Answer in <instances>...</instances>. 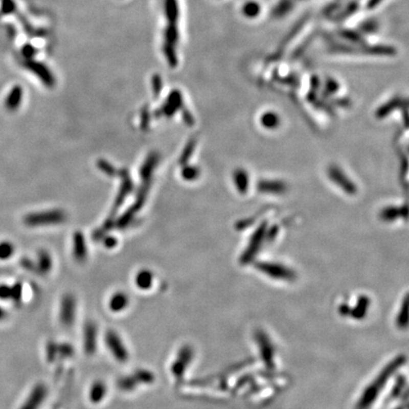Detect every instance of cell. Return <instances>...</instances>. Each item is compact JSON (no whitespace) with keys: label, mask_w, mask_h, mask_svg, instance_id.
Instances as JSON below:
<instances>
[{"label":"cell","mask_w":409,"mask_h":409,"mask_svg":"<svg viewBox=\"0 0 409 409\" xmlns=\"http://www.w3.org/2000/svg\"><path fill=\"white\" fill-rule=\"evenodd\" d=\"M104 343L112 356L120 363L127 362L130 357L127 347L122 336L115 330H108L104 335Z\"/></svg>","instance_id":"obj_1"},{"label":"cell","mask_w":409,"mask_h":409,"mask_svg":"<svg viewBox=\"0 0 409 409\" xmlns=\"http://www.w3.org/2000/svg\"><path fill=\"white\" fill-rule=\"evenodd\" d=\"M77 315V300L71 293L64 294L59 304V321L64 328H71L74 324Z\"/></svg>","instance_id":"obj_2"},{"label":"cell","mask_w":409,"mask_h":409,"mask_svg":"<svg viewBox=\"0 0 409 409\" xmlns=\"http://www.w3.org/2000/svg\"><path fill=\"white\" fill-rule=\"evenodd\" d=\"M194 356V351L192 346L184 345L180 348L176 358L173 361L171 365V372L173 377L180 380L185 375L188 367L192 363V359Z\"/></svg>","instance_id":"obj_3"},{"label":"cell","mask_w":409,"mask_h":409,"mask_svg":"<svg viewBox=\"0 0 409 409\" xmlns=\"http://www.w3.org/2000/svg\"><path fill=\"white\" fill-rule=\"evenodd\" d=\"M65 216L62 211H48L46 213L30 214L26 217V224L32 226L42 224H58L63 222Z\"/></svg>","instance_id":"obj_4"},{"label":"cell","mask_w":409,"mask_h":409,"mask_svg":"<svg viewBox=\"0 0 409 409\" xmlns=\"http://www.w3.org/2000/svg\"><path fill=\"white\" fill-rule=\"evenodd\" d=\"M48 393L49 390L46 384L36 383L19 409H40L47 399Z\"/></svg>","instance_id":"obj_5"},{"label":"cell","mask_w":409,"mask_h":409,"mask_svg":"<svg viewBox=\"0 0 409 409\" xmlns=\"http://www.w3.org/2000/svg\"><path fill=\"white\" fill-rule=\"evenodd\" d=\"M98 326L94 321H87L83 329V347L86 354L92 355L97 351Z\"/></svg>","instance_id":"obj_6"},{"label":"cell","mask_w":409,"mask_h":409,"mask_svg":"<svg viewBox=\"0 0 409 409\" xmlns=\"http://www.w3.org/2000/svg\"><path fill=\"white\" fill-rule=\"evenodd\" d=\"M28 69L32 71L39 79L45 83L47 86H52L55 83L54 76L51 74V71L42 63H37L33 61H29L27 64Z\"/></svg>","instance_id":"obj_7"},{"label":"cell","mask_w":409,"mask_h":409,"mask_svg":"<svg viewBox=\"0 0 409 409\" xmlns=\"http://www.w3.org/2000/svg\"><path fill=\"white\" fill-rule=\"evenodd\" d=\"M129 296L123 291H117L109 299L108 307L111 312L121 313L129 306Z\"/></svg>","instance_id":"obj_8"},{"label":"cell","mask_w":409,"mask_h":409,"mask_svg":"<svg viewBox=\"0 0 409 409\" xmlns=\"http://www.w3.org/2000/svg\"><path fill=\"white\" fill-rule=\"evenodd\" d=\"M107 385L102 380L95 381L94 383L90 385L88 390V398H89L90 403H102L103 399L107 395Z\"/></svg>","instance_id":"obj_9"},{"label":"cell","mask_w":409,"mask_h":409,"mask_svg":"<svg viewBox=\"0 0 409 409\" xmlns=\"http://www.w3.org/2000/svg\"><path fill=\"white\" fill-rule=\"evenodd\" d=\"M73 257L77 262H83L87 258V246L82 233L77 232L73 237Z\"/></svg>","instance_id":"obj_10"},{"label":"cell","mask_w":409,"mask_h":409,"mask_svg":"<svg viewBox=\"0 0 409 409\" xmlns=\"http://www.w3.org/2000/svg\"><path fill=\"white\" fill-rule=\"evenodd\" d=\"M154 275L153 272L149 269H141L134 277V284L135 286L142 291L150 290L153 284Z\"/></svg>","instance_id":"obj_11"},{"label":"cell","mask_w":409,"mask_h":409,"mask_svg":"<svg viewBox=\"0 0 409 409\" xmlns=\"http://www.w3.org/2000/svg\"><path fill=\"white\" fill-rule=\"evenodd\" d=\"M329 174H330L331 178L334 180L336 184L342 187L346 192H349V193H353L355 192L354 186L352 185V183L350 182V180H348V178L344 175V173H342L336 167H332L329 171Z\"/></svg>","instance_id":"obj_12"},{"label":"cell","mask_w":409,"mask_h":409,"mask_svg":"<svg viewBox=\"0 0 409 409\" xmlns=\"http://www.w3.org/2000/svg\"><path fill=\"white\" fill-rule=\"evenodd\" d=\"M294 0H279L272 9V16L275 18H283L294 10Z\"/></svg>","instance_id":"obj_13"},{"label":"cell","mask_w":409,"mask_h":409,"mask_svg":"<svg viewBox=\"0 0 409 409\" xmlns=\"http://www.w3.org/2000/svg\"><path fill=\"white\" fill-rule=\"evenodd\" d=\"M164 13L168 23L177 24L179 19V4L177 0H165L164 1Z\"/></svg>","instance_id":"obj_14"},{"label":"cell","mask_w":409,"mask_h":409,"mask_svg":"<svg viewBox=\"0 0 409 409\" xmlns=\"http://www.w3.org/2000/svg\"><path fill=\"white\" fill-rule=\"evenodd\" d=\"M182 103V95L178 90H173L168 98V102L163 106V114L166 116H172L173 113L180 107Z\"/></svg>","instance_id":"obj_15"},{"label":"cell","mask_w":409,"mask_h":409,"mask_svg":"<svg viewBox=\"0 0 409 409\" xmlns=\"http://www.w3.org/2000/svg\"><path fill=\"white\" fill-rule=\"evenodd\" d=\"M23 90L20 86H14L13 89L10 91L9 95L5 100V107L10 111H14L19 107L20 103L22 102Z\"/></svg>","instance_id":"obj_16"},{"label":"cell","mask_w":409,"mask_h":409,"mask_svg":"<svg viewBox=\"0 0 409 409\" xmlns=\"http://www.w3.org/2000/svg\"><path fill=\"white\" fill-rule=\"evenodd\" d=\"M52 268V259L47 251H40L38 254L37 264H35V270L41 275L49 274Z\"/></svg>","instance_id":"obj_17"},{"label":"cell","mask_w":409,"mask_h":409,"mask_svg":"<svg viewBox=\"0 0 409 409\" xmlns=\"http://www.w3.org/2000/svg\"><path fill=\"white\" fill-rule=\"evenodd\" d=\"M262 12L261 4L256 0L246 1L242 7V13L247 19H255Z\"/></svg>","instance_id":"obj_18"},{"label":"cell","mask_w":409,"mask_h":409,"mask_svg":"<svg viewBox=\"0 0 409 409\" xmlns=\"http://www.w3.org/2000/svg\"><path fill=\"white\" fill-rule=\"evenodd\" d=\"M179 37H180V35H179L177 24L168 23L166 29L164 31V44L176 47V44L178 43Z\"/></svg>","instance_id":"obj_19"},{"label":"cell","mask_w":409,"mask_h":409,"mask_svg":"<svg viewBox=\"0 0 409 409\" xmlns=\"http://www.w3.org/2000/svg\"><path fill=\"white\" fill-rule=\"evenodd\" d=\"M132 375L134 376L137 383H139V385L140 384H151L155 380V376H154L153 372L148 371V370H144V369H140L138 371H134Z\"/></svg>","instance_id":"obj_20"},{"label":"cell","mask_w":409,"mask_h":409,"mask_svg":"<svg viewBox=\"0 0 409 409\" xmlns=\"http://www.w3.org/2000/svg\"><path fill=\"white\" fill-rule=\"evenodd\" d=\"M138 387H139V383H137L135 379H134L132 374L123 376V377L120 378L118 380V388H119V390L124 391V392L133 391Z\"/></svg>","instance_id":"obj_21"},{"label":"cell","mask_w":409,"mask_h":409,"mask_svg":"<svg viewBox=\"0 0 409 409\" xmlns=\"http://www.w3.org/2000/svg\"><path fill=\"white\" fill-rule=\"evenodd\" d=\"M163 53L166 57L167 61L171 66H176L177 63H178V59H177V54H176V51H175V47L172 45H168V44H164L163 45Z\"/></svg>","instance_id":"obj_22"},{"label":"cell","mask_w":409,"mask_h":409,"mask_svg":"<svg viewBox=\"0 0 409 409\" xmlns=\"http://www.w3.org/2000/svg\"><path fill=\"white\" fill-rule=\"evenodd\" d=\"M14 253V246L13 243L8 241H3L0 243V260L6 261L9 260Z\"/></svg>","instance_id":"obj_23"},{"label":"cell","mask_w":409,"mask_h":409,"mask_svg":"<svg viewBox=\"0 0 409 409\" xmlns=\"http://www.w3.org/2000/svg\"><path fill=\"white\" fill-rule=\"evenodd\" d=\"M285 189L284 185L282 183L279 182H262L260 184V190L263 192H274V193H280Z\"/></svg>","instance_id":"obj_24"},{"label":"cell","mask_w":409,"mask_h":409,"mask_svg":"<svg viewBox=\"0 0 409 409\" xmlns=\"http://www.w3.org/2000/svg\"><path fill=\"white\" fill-rule=\"evenodd\" d=\"M74 354V348L70 343H58V357L70 358Z\"/></svg>","instance_id":"obj_25"},{"label":"cell","mask_w":409,"mask_h":409,"mask_svg":"<svg viewBox=\"0 0 409 409\" xmlns=\"http://www.w3.org/2000/svg\"><path fill=\"white\" fill-rule=\"evenodd\" d=\"M46 356L49 362L55 361L58 358V343L50 341L46 346Z\"/></svg>","instance_id":"obj_26"},{"label":"cell","mask_w":409,"mask_h":409,"mask_svg":"<svg viewBox=\"0 0 409 409\" xmlns=\"http://www.w3.org/2000/svg\"><path fill=\"white\" fill-rule=\"evenodd\" d=\"M378 30V23L373 19L366 20L363 22V24L360 26L359 32L363 34H367V33H374L377 32Z\"/></svg>","instance_id":"obj_27"},{"label":"cell","mask_w":409,"mask_h":409,"mask_svg":"<svg viewBox=\"0 0 409 409\" xmlns=\"http://www.w3.org/2000/svg\"><path fill=\"white\" fill-rule=\"evenodd\" d=\"M262 123L264 127H276L279 124V117L275 113H266L262 117Z\"/></svg>","instance_id":"obj_28"},{"label":"cell","mask_w":409,"mask_h":409,"mask_svg":"<svg viewBox=\"0 0 409 409\" xmlns=\"http://www.w3.org/2000/svg\"><path fill=\"white\" fill-rule=\"evenodd\" d=\"M236 177L237 187L241 192H246L247 189V175L243 171H238L235 173Z\"/></svg>","instance_id":"obj_29"},{"label":"cell","mask_w":409,"mask_h":409,"mask_svg":"<svg viewBox=\"0 0 409 409\" xmlns=\"http://www.w3.org/2000/svg\"><path fill=\"white\" fill-rule=\"evenodd\" d=\"M399 104H400V101H399V100H393V101H391V102H389L388 104L383 105V107H381V109L378 111V117L382 118V117L388 115L390 111L395 110V109L398 107Z\"/></svg>","instance_id":"obj_30"},{"label":"cell","mask_w":409,"mask_h":409,"mask_svg":"<svg viewBox=\"0 0 409 409\" xmlns=\"http://www.w3.org/2000/svg\"><path fill=\"white\" fill-rule=\"evenodd\" d=\"M23 296V286L20 282H16L12 285V301L14 302H19Z\"/></svg>","instance_id":"obj_31"},{"label":"cell","mask_w":409,"mask_h":409,"mask_svg":"<svg viewBox=\"0 0 409 409\" xmlns=\"http://www.w3.org/2000/svg\"><path fill=\"white\" fill-rule=\"evenodd\" d=\"M152 87H153L154 95L155 96L160 95L161 89H162V80L158 74H154L152 78Z\"/></svg>","instance_id":"obj_32"},{"label":"cell","mask_w":409,"mask_h":409,"mask_svg":"<svg viewBox=\"0 0 409 409\" xmlns=\"http://www.w3.org/2000/svg\"><path fill=\"white\" fill-rule=\"evenodd\" d=\"M400 215V211L395 208H390V209H385L384 211L382 212V218L387 220H393L395 218L398 217Z\"/></svg>","instance_id":"obj_33"},{"label":"cell","mask_w":409,"mask_h":409,"mask_svg":"<svg viewBox=\"0 0 409 409\" xmlns=\"http://www.w3.org/2000/svg\"><path fill=\"white\" fill-rule=\"evenodd\" d=\"M12 299V286H9L7 284H1L0 285V300L6 301Z\"/></svg>","instance_id":"obj_34"},{"label":"cell","mask_w":409,"mask_h":409,"mask_svg":"<svg viewBox=\"0 0 409 409\" xmlns=\"http://www.w3.org/2000/svg\"><path fill=\"white\" fill-rule=\"evenodd\" d=\"M183 177L187 179V180H192L195 179L198 176L199 171L197 168L194 167H190V168H186L185 170L183 171Z\"/></svg>","instance_id":"obj_35"},{"label":"cell","mask_w":409,"mask_h":409,"mask_svg":"<svg viewBox=\"0 0 409 409\" xmlns=\"http://www.w3.org/2000/svg\"><path fill=\"white\" fill-rule=\"evenodd\" d=\"M194 146H195V145H194V141H192V142H190V143L188 144V146L186 147L185 152L183 153L182 156H181V160H180V161H181L182 163H185L186 161L188 160V158L192 155Z\"/></svg>","instance_id":"obj_36"},{"label":"cell","mask_w":409,"mask_h":409,"mask_svg":"<svg viewBox=\"0 0 409 409\" xmlns=\"http://www.w3.org/2000/svg\"><path fill=\"white\" fill-rule=\"evenodd\" d=\"M22 52H23V54H24V56H25L26 58L32 59V58L36 54V49L32 45H26L25 47L23 48Z\"/></svg>","instance_id":"obj_37"},{"label":"cell","mask_w":409,"mask_h":409,"mask_svg":"<svg viewBox=\"0 0 409 409\" xmlns=\"http://www.w3.org/2000/svg\"><path fill=\"white\" fill-rule=\"evenodd\" d=\"M99 167H100V169H101L102 171H103L104 173H106V174H108V175H112V173H114L113 167L111 166L107 162H105V161L101 160L100 163H99Z\"/></svg>","instance_id":"obj_38"},{"label":"cell","mask_w":409,"mask_h":409,"mask_svg":"<svg viewBox=\"0 0 409 409\" xmlns=\"http://www.w3.org/2000/svg\"><path fill=\"white\" fill-rule=\"evenodd\" d=\"M384 0H368L366 7L369 11L376 9L379 5H381Z\"/></svg>","instance_id":"obj_39"},{"label":"cell","mask_w":409,"mask_h":409,"mask_svg":"<svg viewBox=\"0 0 409 409\" xmlns=\"http://www.w3.org/2000/svg\"><path fill=\"white\" fill-rule=\"evenodd\" d=\"M326 84L327 90H328L330 93L335 92V91L337 90V88H338V84H337V83H336L334 80H332V79L328 80Z\"/></svg>","instance_id":"obj_40"},{"label":"cell","mask_w":409,"mask_h":409,"mask_svg":"<svg viewBox=\"0 0 409 409\" xmlns=\"http://www.w3.org/2000/svg\"><path fill=\"white\" fill-rule=\"evenodd\" d=\"M117 243H118V241H117V239L114 238V237H106L105 240H104V245H105L107 248H113V247H115L116 245H117Z\"/></svg>","instance_id":"obj_41"},{"label":"cell","mask_w":409,"mask_h":409,"mask_svg":"<svg viewBox=\"0 0 409 409\" xmlns=\"http://www.w3.org/2000/svg\"><path fill=\"white\" fill-rule=\"evenodd\" d=\"M21 264H22V266H23L24 268L27 269V270H31V271L35 270V264H34L33 262H31L30 260H27V259L22 260Z\"/></svg>","instance_id":"obj_42"},{"label":"cell","mask_w":409,"mask_h":409,"mask_svg":"<svg viewBox=\"0 0 409 409\" xmlns=\"http://www.w3.org/2000/svg\"><path fill=\"white\" fill-rule=\"evenodd\" d=\"M6 317V311H5L3 308H1V307H0V321H1V320H5Z\"/></svg>","instance_id":"obj_43"}]
</instances>
